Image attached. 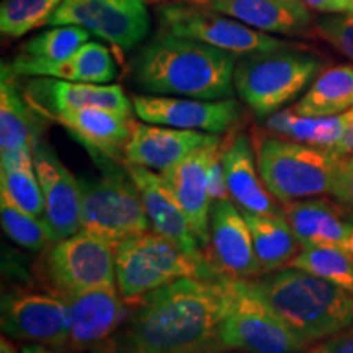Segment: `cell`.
<instances>
[{"label":"cell","instance_id":"45","mask_svg":"<svg viewBox=\"0 0 353 353\" xmlns=\"http://www.w3.org/2000/svg\"><path fill=\"white\" fill-rule=\"evenodd\" d=\"M280 2H288V3H301L303 0H280ZM304 3V2H303Z\"/></svg>","mask_w":353,"mask_h":353},{"label":"cell","instance_id":"9","mask_svg":"<svg viewBox=\"0 0 353 353\" xmlns=\"http://www.w3.org/2000/svg\"><path fill=\"white\" fill-rule=\"evenodd\" d=\"M38 275L57 296L114 285V247L85 231H79L46 247L38 262Z\"/></svg>","mask_w":353,"mask_h":353},{"label":"cell","instance_id":"12","mask_svg":"<svg viewBox=\"0 0 353 353\" xmlns=\"http://www.w3.org/2000/svg\"><path fill=\"white\" fill-rule=\"evenodd\" d=\"M2 330L13 341L68 350V307L63 298L50 290L10 291L2 298Z\"/></svg>","mask_w":353,"mask_h":353},{"label":"cell","instance_id":"30","mask_svg":"<svg viewBox=\"0 0 353 353\" xmlns=\"http://www.w3.org/2000/svg\"><path fill=\"white\" fill-rule=\"evenodd\" d=\"M290 267L324 278L353 293V255L341 247H303Z\"/></svg>","mask_w":353,"mask_h":353},{"label":"cell","instance_id":"8","mask_svg":"<svg viewBox=\"0 0 353 353\" xmlns=\"http://www.w3.org/2000/svg\"><path fill=\"white\" fill-rule=\"evenodd\" d=\"M219 345L245 353H304L309 343L286 324L252 280H232V303L221 325Z\"/></svg>","mask_w":353,"mask_h":353},{"label":"cell","instance_id":"23","mask_svg":"<svg viewBox=\"0 0 353 353\" xmlns=\"http://www.w3.org/2000/svg\"><path fill=\"white\" fill-rule=\"evenodd\" d=\"M216 134L179 128L136 123L125 149V161L151 170L164 172L187 157Z\"/></svg>","mask_w":353,"mask_h":353},{"label":"cell","instance_id":"17","mask_svg":"<svg viewBox=\"0 0 353 353\" xmlns=\"http://www.w3.org/2000/svg\"><path fill=\"white\" fill-rule=\"evenodd\" d=\"M33 156L44 195V223L51 242L74 236L82 229L81 182L46 141H37Z\"/></svg>","mask_w":353,"mask_h":353},{"label":"cell","instance_id":"27","mask_svg":"<svg viewBox=\"0 0 353 353\" xmlns=\"http://www.w3.org/2000/svg\"><path fill=\"white\" fill-rule=\"evenodd\" d=\"M252 234V242L259 263L265 273L290 267L301 250L293 229L281 214H252L242 211Z\"/></svg>","mask_w":353,"mask_h":353},{"label":"cell","instance_id":"18","mask_svg":"<svg viewBox=\"0 0 353 353\" xmlns=\"http://www.w3.org/2000/svg\"><path fill=\"white\" fill-rule=\"evenodd\" d=\"M223 141L219 134H216L213 139L190 152L175 165L161 172L205 250L210 242V219L213 205L208 187V165L211 156L223 144Z\"/></svg>","mask_w":353,"mask_h":353},{"label":"cell","instance_id":"24","mask_svg":"<svg viewBox=\"0 0 353 353\" xmlns=\"http://www.w3.org/2000/svg\"><path fill=\"white\" fill-rule=\"evenodd\" d=\"M7 68L19 77H54L69 82L108 83L118 74L117 61L105 44L87 41L61 61H39L19 54Z\"/></svg>","mask_w":353,"mask_h":353},{"label":"cell","instance_id":"16","mask_svg":"<svg viewBox=\"0 0 353 353\" xmlns=\"http://www.w3.org/2000/svg\"><path fill=\"white\" fill-rule=\"evenodd\" d=\"M21 90L34 112L50 121L57 114L81 108H103L123 114L134 112L132 100L128 99L121 85L25 77Z\"/></svg>","mask_w":353,"mask_h":353},{"label":"cell","instance_id":"33","mask_svg":"<svg viewBox=\"0 0 353 353\" xmlns=\"http://www.w3.org/2000/svg\"><path fill=\"white\" fill-rule=\"evenodd\" d=\"M90 37L92 33L83 26H52L46 32L25 41L20 54L39 61H61L74 54L79 48L90 39Z\"/></svg>","mask_w":353,"mask_h":353},{"label":"cell","instance_id":"41","mask_svg":"<svg viewBox=\"0 0 353 353\" xmlns=\"http://www.w3.org/2000/svg\"><path fill=\"white\" fill-rule=\"evenodd\" d=\"M21 353H57L50 347L44 345H37V343H26V345L21 348Z\"/></svg>","mask_w":353,"mask_h":353},{"label":"cell","instance_id":"34","mask_svg":"<svg viewBox=\"0 0 353 353\" xmlns=\"http://www.w3.org/2000/svg\"><path fill=\"white\" fill-rule=\"evenodd\" d=\"M314 32L353 61V13H329L316 21Z\"/></svg>","mask_w":353,"mask_h":353},{"label":"cell","instance_id":"13","mask_svg":"<svg viewBox=\"0 0 353 353\" xmlns=\"http://www.w3.org/2000/svg\"><path fill=\"white\" fill-rule=\"evenodd\" d=\"M61 298L69 316L68 350L85 353L113 348L131 312V304L121 296L117 285L97 286Z\"/></svg>","mask_w":353,"mask_h":353},{"label":"cell","instance_id":"37","mask_svg":"<svg viewBox=\"0 0 353 353\" xmlns=\"http://www.w3.org/2000/svg\"><path fill=\"white\" fill-rule=\"evenodd\" d=\"M309 353H353V325L321 341Z\"/></svg>","mask_w":353,"mask_h":353},{"label":"cell","instance_id":"44","mask_svg":"<svg viewBox=\"0 0 353 353\" xmlns=\"http://www.w3.org/2000/svg\"><path fill=\"white\" fill-rule=\"evenodd\" d=\"M92 353H118L114 348H107V350H99V352H92Z\"/></svg>","mask_w":353,"mask_h":353},{"label":"cell","instance_id":"46","mask_svg":"<svg viewBox=\"0 0 353 353\" xmlns=\"http://www.w3.org/2000/svg\"><path fill=\"white\" fill-rule=\"evenodd\" d=\"M208 353H216V352H208Z\"/></svg>","mask_w":353,"mask_h":353},{"label":"cell","instance_id":"29","mask_svg":"<svg viewBox=\"0 0 353 353\" xmlns=\"http://www.w3.org/2000/svg\"><path fill=\"white\" fill-rule=\"evenodd\" d=\"M263 128L265 132L270 136L334 151L343 134V114L301 117L291 107L268 117Z\"/></svg>","mask_w":353,"mask_h":353},{"label":"cell","instance_id":"21","mask_svg":"<svg viewBox=\"0 0 353 353\" xmlns=\"http://www.w3.org/2000/svg\"><path fill=\"white\" fill-rule=\"evenodd\" d=\"M64 126L95 159L125 162V149L136 121L132 114L110 112L103 108H81L52 118Z\"/></svg>","mask_w":353,"mask_h":353},{"label":"cell","instance_id":"7","mask_svg":"<svg viewBox=\"0 0 353 353\" xmlns=\"http://www.w3.org/2000/svg\"><path fill=\"white\" fill-rule=\"evenodd\" d=\"M255 152L265 187L281 205L330 193L339 161L332 151L263 134Z\"/></svg>","mask_w":353,"mask_h":353},{"label":"cell","instance_id":"35","mask_svg":"<svg viewBox=\"0 0 353 353\" xmlns=\"http://www.w3.org/2000/svg\"><path fill=\"white\" fill-rule=\"evenodd\" d=\"M330 195L341 205L353 211V154L352 156L339 157L334 170Z\"/></svg>","mask_w":353,"mask_h":353},{"label":"cell","instance_id":"4","mask_svg":"<svg viewBox=\"0 0 353 353\" xmlns=\"http://www.w3.org/2000/svg\"><path fill=\"white\" fill-rule=\"evenodd\" d=\"M321 59L303 44L242 56L234 70V87L259 120L294 101L317 77Z\"/></svg>","mask_w":353,"mask_h":353},{"label":"cell","instance_id":"32","mask_svg":"<svg viewBox=\"0 0 353 353\" xmlns=\"http://www.w3.org/2000/svg\"><path fill=\"white\" fill-rule=\"evenodd\" d=\"M0 219L8 239L26 250L39 252L51 244V236L44 219L26 213L2 192H0Z\"/></svg>","mask_w":353,"mask_h":353},{"label":"cell","instance_id":"15","mask_svg":"<svg viewBox=\"0 0 353 353\" xmlns=\"http://www.w3.org/2000/svg\"><path fill=\"white\" fill-rule=\"evenodd\" d=\"M205 254L221 276L254 280L263 275L245 216L231 200L213 203Z\"/></svg>","mask_w":353,"mask_h":353},{"label":"cell","instance_id":"20","mask_svg":"<svg viewBox=\"0 0 353 353\" xmlns=\"http://www.w3.org/2000/svg\"><path fill=\"white\" fill-rule=\"evenodd\" d=\"M283 216L303 247L345 249L353 231L352 210L327 198H306L281 206Z\"/></svg>","mask_w":353,"mask_h":353},{"label":"cell","instance_id":"10","mask_svg":"<svg viewBox=\"0 0 353 353\" xmlns=\"http://www.w3.org/2000/svg\"><path fill=\"white\" fill-rule=\"evenodd\" d=\"M156 19L159 30L176 37L196 39L237 56L281 50L296 44L283 41L224 13L193 2L161 3L156 7Z\"/></svg>","mask_w":353,"mask_h":353},{"label":"cell","instance_id":"14","mask_svg":"<svg viewBox=\"0 0 353 353\" xmlns=\"http://www.w3.org/2000/svg\"><path fill=\"white\" fill-rule=\"evenodd\" d=\"M136 117L151 125L223 134L241 121L244 110L236 99L198 100L185 97L134 95Z\"/></svg>","mask_w":353,"mask_h":353},{"label":"cell","instance_id":"11","mask_svg":"<svg viewBox=\"0 0 353 353\" xmlns=\"http://www.w3.org/2000/svg\"><path fill=\"white\" fill-rule=\"evenodd\" d=\"M77 25L117 51H132L151 32L149 0H63L48 26Z\"/></svg>","mask_w":353,"mask_h":353},{"label":"cell","instance_id":"42","mask_svg":"<svg viewBox=\"0 0 353 353\" xmlns=\"http://www.w3.org/2000/svg\"><path fill=\"white\" fill-rule=\"evenodd\" d=\"M345 250H347V252H350V254L353 255V231H352L350 237H348V241H347V247H345Z\"/></svg>","mask_w":353,"mask_h":353},{"label":"cell","instance_id":"19","mask_svg":"<svg viewBox=\"0 0 353 353\" xmlns=\"http://www.w3.org/2000/svg\"><path fill=\"white\" fill-rule=\"evenodd\" d=\"M123 165L139 190L141 200H143L152 231L164 236L165 239L175 242L176 245L182 247L185 252L195 255L198 259L208 260L205 249L193 232L187 214H185L180 203L176 201L164 176L157 175L151 169L131 164L128 161L123 162Z\"/></svg>","mask_w":353,"mask_h":353},{"label":"cell","instance_id":"43","mask_svg":"<svg viewBox=\"0 0 353 353\" xmlns=\"http://www.w3.org/2000/svg\"><path fill=\"white\" fill-rule=\"evenodd\" d=\"M149 2H156V3H170V2H190V0H149Z\"/></svg>","mask_w":353,"mask_h":353},{"label":"cell","instance_id":"25","mask_svg":"<svg viewBox=\"0 0 353 353\" xmlns=\"http://www.w3.org/2000/svg\"><path fill=\"white\" fill-rule=\"evenodd\" d=\"M242 21L263 33L306 37L312 28V15L306 3L280 0H190Z\"/></svg>","mask_w":353,"mask_h":353},{"label":"cell","instance_id":"31","mask_svg":"<svg viewBox=\"0 0 353 353\" xmlns=\"http://www.w3.org/2000/svg\"><path fill=\"white\" fill-rule=\"evenodd\" d=\"M63 0H3L0 6V33L19 39L50 23Z\"/></svg>","mask_w":353,"mask_h":353},{"label":"cell","instance_id":"26","mask_svg":"<svg viewBox=\"0 0 353 353\" xmlns=\"http://www.w3.org/2000/svg\"><path fill=\"white\" fill-rule=\"evenodd\" d=\"M19 76L2 64L0 76V152L33 149L41 139L44 118L34 112L19 83Z\"/></svg>","mask_w":353,"mask_h":353},{"label":"cell","instance_id":"2","mask_svg":"<svg viewBox=\"0 0 353 353\" xmlns=\"http://www.w3.org/2000/svg\"><path fill=\"white\" fill-rule=\"evenodd\" d=\"M237 61L232 52L157 30L132 57L131 77L145 95L232 99Z\"/></svg>","mask_w":353,"mask_h":353},{"label":"cell","instance_id":"38","mask_svg":"<svg viewBox=\"0 0 353 353\" xmlns=\"http://www.w3.org/2000/svg\"><path fill=\"white\" fill-rule=\"evenodd\" d=\"M343 114V134L341 143L334 148V154L337 157H345L353 154V107Z\"/></svg>","mask_w":353,"mask_h":353},{"label":"cell","instance_id":"5","mask_svg":"<svg viewBox=\"0 0 353 353\" xmlns=\"http://www.w3.org/2000/svg\"><path fill=\"white\" fill-rule=\"evenodd\" d=\"M99 176H81V223L90 236L117 247L151 231L141 193L125 165L97 157Z\"/></svg>","mask_w":353,"mask_h":353},{"label":"cell","instance_id":"6","mask_svg":"<svg viewBox=\"0 0 353 353\" xmlns=\"http://www.w3.org/2000/svg\"><path fill=\"white\" fill-rule=\"evenodd\" d=\"M118 291L128 303L188 276H221L208 260L185 252L157 232L130 237L114 247Z\"/></svg>","mask_w":353,"mask_h":353},{"label":"cell","instance_id":"39","mask_svg":"<svg viewBox=\"0 0 353 353\" xmlns=\"http://www.w3.org/2000/svg\"><path fill=\"white\" fill-rule=\"evenodd\" d=\"M311 10L321 13H353V0H303Z\"/></svg>","mask_w":353,"mask_h":353},{"label":"cell","instance_id":"1","mask_svg":"<svg viewBox=\"0 0 353 353\" xmlns=\"http://www.w3.org/2000/svg\"><path fill=\"white\" fill-rule=\"evenodd\" d=\"M231 303V278H180L130 303L113 348L118 353L221 350L219 330Z\"/></svg>","mask_w":353,"mask_h":353},{"label":"cell","instance_id":"40","mask_svg":"<svg viewBox=\"0 0 353 353\" xmlns=\"http://www.w3.org/2000/svg\"><path fill=\"white\" fill-rule=\"evenodd\" d=\"M0 353H20V352L19 348L15 347V343L12 342L10 337L2 335V339H0Z\"/></svg>","mask_w":353,"mask_h":353},{"label":"cell","instance_id":"3","mask_svg":"<svg viewBox=\"0 0 353 353\" xmlns=\"http://www.w3.org/2000/svg\"><path fill=\"white\" fill-rule=\"evenodd\" d=\"M254 285L309 345L353 325V293L312 273L280 268Z\"/></svg>","mask_w":353,"mask_h":353},{"label":"cell","instance_id":"36","mask_svg":"<svg viewBox=\"0 0 353 353\" xmlns=\"http://www.w3.org/2000/svg\"><path fill=\"white\" fill-rule=\"evenodd\" d=\"M224 145H226V141H223V144L216 149L208 165L210 198L213 203L229 200L226 174H224Z\"/></svg>","mask_w":353,"mask_h":353},{"label":"cell","instance_id":"28","mask_svg":"<svg viewBox=\"0 0 353 353\" xmlns=\"http://www.w3.org/2000/svg\"><path fill=\"white\" fill-rule=\"evenodd\" d=\"M353 107V65H332L317 76L293 110L301 117H335Z\"/></svg>","mask_w":353,"mask_h":353},{"label":"cell","instance_id":"22","mask_svg":"<svg viewBox=\"0 0 353 353\" xmlns=\"http://www.w3.org/2000/svg\"><path fill=\"white\" fill-rule=\"evenodd\" d=\"M252 139L245 132H237L224 145V174L229 196L241 211L252 214H281L283 208L265 187L257 165Z\"/></svg>","mask_w":353,"mask_h":353}]
</instances>
